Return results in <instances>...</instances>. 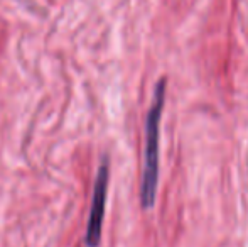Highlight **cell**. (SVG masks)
<instances>
[{
    "label": "cell",
    "instance_id": "6da1fadb",
    "mask_svg": "<svg viewBox=\"0 0 248 247\" xmlns=\"http://www.w3.org/2000/svg\"><path fill=\"white\" fill-rule=\"evenodd\" d=\"M166 78H160L154 88V97L145 119V148H144V171L140 183V205L149 210L155 203L157 185H159V139L160 117L166 100Z\"/></svg>",
    "mask_w": 248,
    "mask_h": 247
},
{
    "label": "cell",
    "instance_id": "7a4b0ae2",
    "mask_svg": "<svg viewBox=\"0 0 248 247\" xmlns=\"http://www.w3.org/2000/svg\"><path fill=\"white\" fill-rule=\"evenodd\" d=\"M108 181H110V159L103 156L98 171H96L95 186H93L92 208H90L88 225H86L85 244L86 247H98L101 241V229H103L105 207H107Z\"/></svg>",
    "mask_w": 248,
    "mask_h": 247
}]
</instances>
